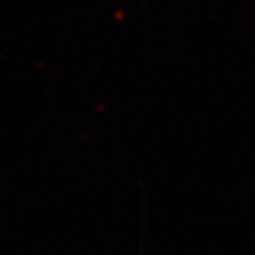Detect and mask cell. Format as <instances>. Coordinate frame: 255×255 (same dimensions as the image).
<instances>
[]
</instances>
